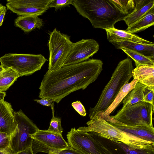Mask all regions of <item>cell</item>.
<instances>
[{"instance_id": "83f0119b", "label": "cell", "mask_w": 154, "mask_h": 154, "mask_svg": "<svg viewBox=\"0 0 154 154\" xmlns=\"http://www.w3.org/2000/svg\"><path fill=\"white\" fill-rule=\"evenodd\" d=\"M72 0H51L48 5V8H54L56 10L72 5Z\"/></svg>"}, {"instance_id": "d6a6232c", "label": "cell", "mask_w": 154, "mask_h": 154, "mask_svg": "<svg viewBox=\"0 0 154 154\" xmlns=\"http://www.w3.org/2000/svg\"><path fill=\"white\" fill-rule=\"evenodd\" d=\"M34 100L43 106L51 107L54 106V101L51 99H35Z\"/></svg>"}, {"instance_id": "44dd1931", "label": "cell", "mask_w": 154, "mask_h": 154, "mask_svg": "<svg viewBox=\"0 0 154 154\" xmlns=\"http://www.w3.org/2000/svg\"><path fill=\"white\" fill-rule=\"evenodd\" d=\"M14 23L15 26L25 32L28 33L36 28H41L43 21L42 19L36 16H19L15 20Z\"/></svg>"}, {"instance_id": "30bf717a", "label": "cell", "mask_w": 154, "mask_h": 154, "mask_svg": "<svg viewBox=\"0 0 154 154\" xmlns=\"http://www.w3.org/2000/svg\"><path fill=\"white\" fill-rule=\"evenodd\" d=\"M31 137L33 139L32 148L33 154L39 152L48 154L50 152L60 150L70 147L62 134L39 129Z\"/></svg>"}, {"instance_id": "1f68e13d", "label": "cell", "mask_w": 154, "mask_h": 154, "mask_svg": "<svg viewBox=\"0 0 154 154\" xmlns=\"http://www.w3.org/2000/svg\"><path fill=\"white\" fill-rule=\"evenodd\" d=\"M57 154H84L71 147L60 150H55L53 152Z\"/></svg>"}, {"instance_id": "52a82bcc", "label": "cell", "mask_w": 154, "mask_h": 154, "mask_svg": "<svg viewBox=\"0 0 154 154\" xmlns=\"http://www.w3.org/2000/svg\"><path fill=\"white\" fill-rule=\"evenodd\" d=\"M154 108L151 104L142 101L119 110L110 117L129 126L152 127Z\"/></svg>"}, {"instance_id": "836d02e7", "label": "cell", "mask_w": 154, "mask_h": 154, "mask_svg": "<svg viewBox=\"0 0 154 154\" xmlns=\"http://www.w3.org/2000/svg\"><path fill=\"white\" fill-rule=\"evenodd\" d=\"M14 154H33V153L32 147H30L25 150L14 153Z\"/></svg>"}, {"instance_id": "f1b7e54d", "label": "cell", "mask_w": 154, "mask_h": 154, "mask_svg": "<svg viewBox=\"0 0 154 154\" xmlns=\"http://www.w3.org/2000/svg\"><path fill=\"white\" fill-rule=\"evenodd\" d=\"M10 136L8 134L0 131V150L10 149Z\"/></svg>"}, {"instance_id": "cb8c5ba5", "label": "cell", "mask_w": 154, "mask_h": 154, "mask_svg": "<svg viewBox=\"0 0 154 154\" xmlns=\"http://www.w3.org/2000/svg\"><path fill=\"white\" fill-rule=\"evenodd\" d=\"M19 77L17 73L9 68L0 73V91H7Z\"/></svg>"}, {"instance_id": "ac0fdd59", "label": "cell", "mask_w": 154, "mask_h": 154, "mask_svg": "<svg viewBox=\"0 0 154 154\" xmlns=\"http://www.w3.org/2000/svg\"><path fill=\"white\" fill-rule=\"evenodd\" d=\"M139 82L136 79L130 82L126 83L121 89L116 98L106 110L100 116L106 121L111 122L112 119L110 116V114L117 107L128 92L134 87Z\"/></svg>"}, {"instance_id": "d4e9b609", "label": "cell", "mask_w": 154, "mask_h": 154, "mask_svg": "<svg viewBox=\"0 0 154 154\" xmlns=\"http://www.w3.org/2000/svg\"><path fill=\"white\" fill-rule=\"evenodd\" d=\"M118 49H121L132 59L135 63L136 66L143 65H154V59L127 48L119 47Z\"/></svg>"}, {"instance_id": "8fae6325", "label": "cell", "mask_w": 154, "mask_h": 154, "mask_svg": "<svg viewBox=\"0 0 154 154\" xmlns=\"http://www.w3.org/2000/svg\"><path fill=\"white\" fill-rule=\"evenodd\" d=\"M99 47L98 43L92 39H82L73 43L63 66L77 64L88 60L97 52Z\"/></svg>"}, {"instance_id": "ffe728a7", "label": "cell", "mask_w": 154, "mask_h": 154, "mask_svg": "<svg viewBox=\"0 0 154 154\" xmlns=\"http://www.w3.org/2000/svg\"><path fill=\"white\" fill-rule=\"evenodd\" d=\"M116 48L122 47L130 49L154 59V44H142L133 42L122 41L111 43Z\"/></svg>"}, {"instance_id": "3957f363", "label": "cell", "mask_w": 154, "mask_h": 154, "mask_svg": "<svg viewBox=\"0 0 154 154\" xmlns=\"http://www.w3.org/2000/svg\"><path fill=\"white\" fill-rule=\"evenodd\" d=\"M134 69L132 60L129 57L121 61L112 74V77L105 87L99 98L93 108L89 110L90 119L100 116L113 101L121 88L132 77Z\"/></svg>"}, {"instance_id": "4fadbf2b", "label": "cell", "mask_w": 154, "mask_h": 154, "mask_svg": "<svg viewBox=\"0 0 154 154\" xmlns=\"http://www.w3.org/2000/svg\"><path fill=\"white\" fill-rule=\"evenodd\" d=\"M91 136L99 141L110 154H154V145L137 148L120 142L102 137L95 132H90Z\"/></svg>"}, {"instance_id": "8d00e7d4", "label": "cell", "mask_w": 154, "mask_h": 154, "mask_svg": "<svg viewBox=\"0 0 154 154\" xmlns=\"http://www.w3.org/2000/svg\"><path fill=\"white\" fill-rule=\"evenodd\" d=\"M6 95V94L5 92L0 91V101L4 100V98Z\"/></svg>"}, {"instance_id": "5b68a950", "label": "cell", "mask_w": 154, "mask_h": 154, "mask_svg": "<svg viewBox=\"0 0 154 154\" xmlns=\"http://www.w3.org/2000/svg\"><path fill=\"white\" fill-rule=\"evenodd\" d=\"M38 129L21 110L14 112L10 146L12 152L16 153L32 147L33 139L31 136Z\"/></svg>"}, {"instance_id": "60d3db41", "label": "cell", "mask_w": 154, "mask_h": 154, "mask_svg": "<svg viewBox=\"0 0 154 154\" xmlns=\"http://www.w3.org/2000/svg\"></svg>"}, {"instance_id": "603a6c76", "label": "cell", "mask_w": 154, "mask_h": 154, "mask_svg": "<svg viewBox=\"0 0 154 154\" xmlns=\"http://www.w3.org/2000/svg\"><path fill=\"white\" fill-rule=\"evenodd\" d=\"M154 24V9L128 27L125 31L134 34L142 31Z\"/></svg>"}, {"instance_id": "7a4b0ae2", "label": "cell", "mask_w": 154, "mask_h": 154, "mask_svg": "<svg viewBox=\"0 0 154 154\" xmlns=\"http://www.w3.org/2000/svg\"><path fill=\"white\" fill-rule=\"evenodd\" d=\"M72 5L95 28H113L117 22L127 16L119 12L110 0H72Z\"/></svg>"}, {"instance_id": "5bb4252c", "label": "cell", "mask_w": 154, "mask_h": 154, "mask_svg": "<svg viewBox=\"0 0 154 154\" xmlns=\"http://www.w3.org/2000/svg\"><path fill=\"white\" fill-rule=\"evenodd\" d=\"M109 124L120 130L143 140L154 143V128L152 127L131 126L119 122L114 119Z\"/></svg>"}, {"instance_id": "ba28073f", "label": "cell", "mask_w": 154, "mask_h": 154, "mask_svg": "<svg viewBox=\"0 0 154 154\" xmlns=\"http://www.w3.org/2000/svg\"><path fill=\"white\" fill-rule=\"evenodd\" d=\"M69 36L55 29L50 34L48 43L49 51L48 70L50 72L63 66L73 44Z\"/></svg>"}, {"instance_id": "9c48e42d", "label": "cell", "mask_w": 154, "mask_h": 154, "mask_svg": "<svg viewBox=\"0 0 154 154\" xmlns=\"http://www.w3.org/2000/svg\"><path fill=\"white\" fill-rule=\"evenodd\" d=\"M66 137L69 146L84 154H110L90 133L72 128Z\"/></svg>"}, {"instance_id": "f35d334b", "label": "cell", "mask_w": 154, "mask_h": 154, "mask_svg": "<svg viewBox=\"0 0 154 154\" xmlns=\"http://www.w3.org/2000/svg\"><path fill=\"white\" fill-rule=\"evenodd\" d=\"M6 68H4L1 65H0V73L2 72Z\"/></svg>"}, {"instance_id": "4dcf8cb0", "label": "cell", "mask_w": 154, "mask_h": 154, "mask_svg": "<svg viewBox=\"0 0 154 154\" xmlns=\"http://www.w3.org/2000/svg\"><path fill=\"white\" fill-rule=\"evenodd\" d=\"M72 106L80 115L83 116H86L85 108L79 101L73 102L72 103Z\"/></svg>"}, {"instance_id": "f546056e", "label": "cell", "mask_w": 154, "mask_h": 154, "mask_svg": "<svg viewBox=\"0 0 154 154\" xmlns=\"http://www.w3.org/2000/svg\"><path fill=\"white\" fill-rule=\"evenodd\" d=\"M154 87L146 86L143 92V101L154 105Z\"/></svg>"}, {"instance_id": "4316f807", "label": "cell", "mask_w": 154, "mask_h": 154, "mask_svg": "<svg viewBox=\"0 0 154 154\" xmlns=\"http://www.w3.org/2000/svg\"><path fill=\"white\" fill-rule=\"evenodd\" d=\"M54 106L51 107L52 113V117L50 122L49 127L47 130L53 133L62 134L63 128L61 125V119L59 117L54 116Z\"/></svg>"}, {"instance_id": "6da1fadb", "label": "cell", "mask_w": 154, "mask_h": 154, "mask_svg": "<svg viewBox=\"0 0 154 154\" xmlns=\"http://www.w3.org/2000/svg\"><path fill=\"white\" fill-rule=\"evenodd\" d=\"M103 64L100 60L89 59L47 71L39 88V97L51 99L59 103L71 93L84 90L94 82L103 70Z\"/></svg>"}, {"instance_id": "8992f818", "label": "cell", "mask_w": 154, "mask_h": 154, "mask_svg": "<svg viewBox=\"0 0 154 154\" xmlns=\"http://www.w3.org/2000/svg\"><path fill=\"white\" fill-rule=\"evenodd\" d=\"M47 60L41 54L8 53L0 57L1 65L13 69L19 77L31 75L40 70Z\"/></svg>"}, {"instance_id": "9a60e30c", "label": "cell", "mask_w": 154, "mask_h": 154, "mask_svg": "<svg viewBox=\"0 0 154 154\" xmlns=\"http://www.w3.org/2000/svg\"><path fill=\"white\" fill-rule=\"evenodd\" d=\"M134 11L123 19L128 27L154 9V0H136Z\"/></svg>"}, {"instance_id": "7402d4cb", "label": "cell", "mask_w": 154, "mask_h": 154, "mask_svg": "<svg viewBox=\"0 0 154 154\" xmlns=\"http://www.w3.org/2000/svg\"><path fill=\"white\" fill-rule=\"evenodd\" d=\"M146 87V85L138 82L122 101L123 105L120 110H122L126 107L143 101V92Z\"/></svg>"}, {"instance_id": "e0dca14e", "label": "cell", "mask_w": 154, "mask_h": 154, "mask_svg": "<svg viewBox=\"0 0 154 154\" xmlns=\"http://www.w3.org/2000/svg\"><path fill=\"white\" fill-rule=\"evenodd\" d=\"M14 112L10 103L4 100L0 101V131L11 135Z\"/></svg>"}, {"instance_id": "7c38bea8", "label": "cell", "mask_w": 154, "mask_h": 154, "mask_svg": "<svg viewBox=\"0 0 154 154\" xmlns=\"http://www.w3.org/2000/svg\"><path fill=\"white\" fill-rule=\"evenodd\" d=\"M51 0H7V8L19 16H38L48 9Z\"/></svg>"}, {"instance_id": "2e32d148", "label": "cell", "mask_w": 154, "mask_h": 154, "mask_svg": "<svg viewBox=\"0 0 154 154\" xmlns=\"http://www.w3.org/2000/svg\"><path fill=\"white\" fill-rule=\"evenodd\" d=\"M105 30L107 34V39L111 43L122 41L146 44L154 43L145 40L134 34L128 32L125 30H119L114 27Z\"/></svg>"}, {"instance_id": "d590c367", "label": "cell", "mask_w": 154, "mask_h": 154, "mask_svg": "<svg viewBox=\"0 0 154 154\" xmlns=\"http://www.w3.org/2000/svg\"><path fill=\"white\" fill-rule=\"evenodd\" d=\"M0 154H14L11 149L5 150H0Z\"/></svg>"}, {"instance_id": "d6986e66", "label": "cell", "mask_w": 154, "mask_h": 154, "mask_svg": "<svg viewBox=\"0 0 154 154\" xmlns=\"http://www.w3.org/2000/svg\"><path fill=\"white\" fill-rule=\"evenodd\" d=\"M132 73L134 79L146 86L154 87V65L137 66L133 69Z\"/></svg>"}, {"instance_id": "484cf974", "label": "cell", "mask_w": 154, "mask_h": 154, "mask_svg": "<svg viewBox=\"0 0 154 154\" xmlns=\"http://www.w3.org/2000/svg\"><path fill=\"white\" fill-rule=\"evenodd\" d=\"M116 9L122 14L127 15L134 10L135 6V0H110Z\"/></svg>"}, {"instance_id": "e575fe53", "label": "cell", "mask_w": 154, "mask_h": 154, "mask_svg": "<svg viewBox=\"0 0 154 154\" xmlns=\"http://www.w3.org/2000/svg\"><path fill=\"white\" fill-rule=\"evenodd\" d=\"M7 11V9L4 10L0 15V26L2 24L4 19Z\"/></svg>"}, {"instance_id": "ab89813d", "label": "cell", "mask_w": 154, "mask_h": 154, "mask_svg": "<svg viewBox=\"0 0 154 154\" xmlns=\"http://www.w3.org/2000/svg\"><path fill=\"white\" fill-rule=\"evenodd\" d=\"M48 154H57L54 152H50L48 153Z\"/></svg>"}, {"instance_id": "277c9868", "label": "cell", "mask_w": 154, "mask_h": 154, "mask_svg": "<svg viewBox=\"0 0 154 154\" xmlns=\"http://www.w3.org/2000/svg\"><path fill=\"white\" fill-rule=\"evenodd\" d=\"M86 124L87 127H79L77 130L86 132H96L109 139L121 142L135 148H144L154 145V143L143 140L120 130L98 116L90 119Z\"/></svg>"}, {"instance_id": "74e56055", "label": "cell", "mask_w": 154, "mask_h": 154, "mask_svg": "<svg viewBox=\"0 0 154 154\" xmlns=\"http://www.w3.org/2000/svg\"><path fill=\"white\" fill-rule=\"evenodd\" d=\"M6 9L5 6L2 5L1 3L0 4V15L2 12L5 9Z\"/></svg>"}]
</instances>
